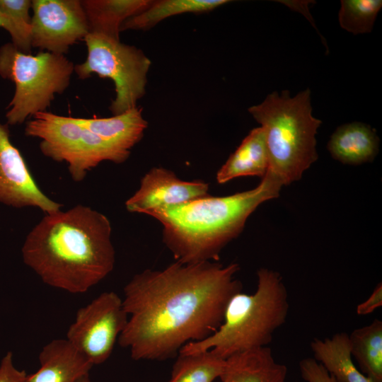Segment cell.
Segmentation results:
<instances>
[{"label": "cell", "mask_w": 382, "mask_h": 382, "mask_svg": "<svg viewBox=\"0 0 382 382\" xmlns=\"http://www.w3.org/2000/svg\"><path fill=\"white\" fill-rule=\"evenodd\" d=\"M239 265L216 261L146 269L124 287L128 314L118 338L134 360L163 361L186 344L212 335L221 325L231 298L243 289Z\"/></svg>", "instance_id": "cell-1"}, {"label": "cell", "mask_w": 382, "mask_h": 382, "mask_svg": "<svg viewBox=\"0 0 382 382\" xmlns=\"http://www.w3.org/2000/svg\"><path fill=\"white\" fill-rule=\"evenodd\" d=\"M111 233L108 218L88 206L45 214L25 238L23 260L45 284L83 294L114 268Z\"/></svg>", "instance_id": "cell-2"}, {"label": "cell", "mask_w": 382, "mask_h": 382, "mask_svg": "<svg viewBox=\"0 0 382 382\" xmlns=\"http://www.w3.org/2000/svg\"><path fill=\"white\" fill-rule=\"evenodd\" d=\"M283 183L267 170L250 190L224 197L210 195L145 212L163 226V241L175 261L192 264L219 259L222 249L243 231L249 216L262 203L277 198Z\"/></svg>", "instance_id": "cell-3"}, {"label": "cell", "mask_w": 382, "mask_h": 382, "mask_svg": "<svg viewBox=\"0 0 382 382\" xmlns=\"http://www.w3.org/2000/svg\"><path fill=\"white\" fill-rule=\"evenodd\" d=\"M255 292L241 291L229 300L219 328L199 342L185 345L178 354L207 350L227 359L237 353L268 347L274 332L286 320L289 294L278 272L260 268Z\"/></svg>", "instance_id": "cell-4"}, {"label": "cell", "mask_w": 382, "mask_h": 382, "mask_svg": "<svg viewBox=\"0 0 382 382\" xmlns=\"http://www.w3.org/2000/svg\"><path fill=\"white\" fill-rule=\"evenodd\" d=\"M248 112L264 129L268 170L284 185L300 180L318 159L316 135L322 123L312 114L310 89L294 97L289 91L272 92Z\"/></svg>", "instance_id": "cell-5"}, {"label": "cell", "mask_w": 382, "mask_h": 382, "mask_svg": "<svg viewBox=\"0 0 382 382\" xmlns=\"http://www.w3.org/2000/svg\"><path fill=\"white\" fill-rule=\"evenodd\" d=\"M74 64L65 55L46 51L24 54L11 42L0 47V76L15 83L14 95L6 114L7 124H22L47 111L55 94L69 87Z\"/></svg>", "instance_id": "cell-6"}, {"label": "cell", "mask_w": 382, "mask_h": 382, "mask_svg": "<svg viewBox=\"0 0 382 382\" xmlns=\"http://www.w3.org/2000/svg\"><path fill=\"white\" fill-rule=\"evenodd\" d=\"M25 134L41 139L40 149L45 156L66 162L71 178L79 182L100 163H121L130 151L122 149L92 132L78 117L58 115L44 111L27 122Z\"/></svg>", "instance_id": "cell-7"}, {"label": "cell", "mask_w": 382, "mask_h": 382, "mask_svg": "<svg viewBox=\"0 0 382 382\" xmlns=\"http://www.w3.org/2000/svg\"><path fill=\"white\" fill-rule=\"evenodd\" d=\"M83 41L87 57L74 65L78 77L85 79L96 74L112 81L115 97L109 109L114 115L137 107L146 93L150 59L141 50L102 35L89 33Z\"/></svg>", "instance_id": "cell-8"}, {"label": "cell", "mask_w": 382, "mask_h": 382, "mask_svg": "<svg viewBox=\"0 0 382 382\" xmlns=\"http://www.w3.org/2000/svg\"><path fill=\"white\" fill-rule=\"evenodd\" d=\"M127 320L120 296L103 292L77 311L66 340L93 365L100 364L110 357Z\"/></svg>", "instance_id": "cell-9"}, {"label": "cell", "mask_w": 382, "mask_h": 382, "mask_svg": "<svg viewBox=\"0 0 382 382\" xmlns=\"http://www.w3.org/2000/svg\"><path fill=\"white\" fill-rule=\"evenodd\" d=\"M32 46L65 55L89 27L80 0H32Z\"/></svg>", "instance_id": "cell-10"}, {"label": "cell", "mask_w": 382, "mask_h": 382, "mask_svg": "<svg viewBox=\"0 0 382 382\" xmlns=\"http://www.w3.org/2000/svg\"><path fill=\"white\" fill-rule=\"evenodd\" d=\"M0 202L16 208L36 207L45 214L62 207L37 186L20 151L11 141L8 124L1 122Z\"/></svg>", "instance_id": "cell-11"}, {"label": "cell", "mask_w": 382, "mask_h": 382, "mask_svg": "<svg viewBox=\"0 0 382 382\" xmlns=\"http://www.w3.org/2000/svg\"><path fill=\"white\" fill-rule=\"evenodd\" d=\"M209 195V184L202 180L184 181L161 167L150 169L138 190L125 202L128 212L145 214L159 207L175 206Z\"/></svg>", "instance_id": "cell-12"}, {"label": "cell", "mask_w": 382, "mask_h": 382, "mask_svg": "<svg viewBox=\"0 0 382 382\" xmlns=\"http://www.w3.org/2000/svg\"><path fill=\"white\" fill-rule=\"evenodd\" d=\"M40 367L28 382H78L93 366L66 339H54L39 354Z\"/></svg>", "instance_id": "cell-13"}, {"label": "cell", "mask_w": 382, "mask_h": 382, "mask_svg": "<svg viewBox=\"0 0 382 382\" xmlns=\"http://www.w3.org/2000/svg\"><path fill=\"white\" fill-rule=\"evenodd\" d=\"M226 359L221 382H285L287 368L277 362L269 347L233 354Z\"/></svg>", "instance_id": "cell-14"}, {"label": "cell", "mask_w": 382, "mask_h": 382, "mask_svg": "<svg viewBox=\"0 0 382 382\" xmlns=\"http://www.w3.org/2000/svg\"><path fill=\"white\" fill-rule=\"evenodd\" d=\"M378 146L379 139L374 129L359 122L337 128L328 143L332 157L349 165L372 161L378 152Z\"/></svg>", "instance_id": "cell-15"}, {"label": "cell", "mask_w": 382, "mask_h": 382, "mask_svg": "<svg viewBox=\"0 0 382 382\" xmlns=\"http://www.w3.org/2000/svg\"><path fill=\"white\" fill-rule=\"evenodd\" d=\"M270 167V160L264 129H253L243 139L216 173L219 184L236 178L257 176L263 178Z\"/></svg>", "instance_id": "cell-16"}, {"label": "cell", "mask_w": 382, "mask_h": 382, "mask_svg": "<svg viewBox=\"0 0 382 382\" xmlns=\"http://www.w3.org/2000/svg\"><path fill=\"white\" fill-rule=\"evenodd\" d=\"M152 0H83L89 33L120 40V28L146 9Z\"/></svg>", "instance_id": "cell-17"}, {"label": "cell", "mask_w": 382, "mask_h": 382, "mask_svg": "<svg viewBox=\"0 0 382 382\" xmlns=\"http://www.w3.org/2000/svg\"><path fill=\"white\" fill-rule=\"evenodd\" d=\"M310 347L313 359L336 382H372L353 361L347 332H337L325 339L314 338Z\"/></svg>", "instance_id": "cell-18"}, {"label": "cell", "mask_w": 382, "mask_h": 382, "mask_svg": "<svg viewBox=\"0 0 382 382\" xmlns=\"http://www.w3.org/2000/svg\"><path fill=\"white\" fill-rule=\"evenodd\" d=\"M78 119L94 134L129 151L142 139L147 128L142 110L138 107L110 117Z\"/></svg>", "instance_id": "cell-19"}, {"label": "cell", "mask_w": 382, "mask_h": 382, "mask_svg": "<svg viewBox=\"0 0 382 382\" xmlns=\"http://www.w3.org/2000/svg\"><path fill=\"white\" fill-rule=\"evenodd\" d=\"M348 336L351 356L361 372L372 382H382V321L376 318Z\"/></svg>", "instance_id": "cell-20"}, {"label": "cell", "mask_w": 382, "mask_h": 382, "mask_svg": "<svg viewBox=\"0 0 382 382\" xmlns=\"http://www.w3.org/2000/svg\"><path fill=\"white\" fill-rule=\"evenodd\" d=\"M228 0H158L151 1L141 13L127 19L120 32L147 30L167 18L186 13H206L229 3Z\"/></svg>", "instance_id": "cell-21"}, {"label": "cell", "mask_w": 382, "mask_h": 382, "mask_svg": "<svg viewBox=\"0 0 382 382\" xmlns=\"http://www.w3.org/2000/svg\"><path fill=\"white\" fill-rule=\"evenodd\" d=\"M178 354L167 382H214L220 378L226 364V359L210 350Z\"/></svg>", "instance_id": "cell-22"}, {"label": "cell", "mask_w": 382, "mask_h": 382, "mask_svg": "<svg viewBox=\"0 0 382 382\" xmlns=\"http://www.w3.org/2000/svg\"><path fill=\"white\" fill-rule=\"evenodd\" d=\"M32 8L30 0H0V11L6 19L5 30L12 44L24 54H32Z\"/></svg>", "instance_id": "cell-23"}, {"label": "cell", "mask_w": 382, "mask_h": 382, "mask_svg": "<svg viewBox=\"0 0 382 382\" xmlns=\"http://www.w3.org/2000/svg\"><path fill=\"white\" fill-rule=\"evenodd\" d=\"M381 7V0H342L338 13L340 25L354 35L370 33Z\"/></svg>", "instance_id": "cell-24"}, {"label": "cell", "mask_w": 382, "mask_h": 382, "mask_svg": "<svg viewBox=\"0 0 382 382\" xmlns=\"http://www.w3.org/2000/svg\"><path fill=\"white\" fill-rule=\"evenodd\" d=\"M301 377L306 382H336L325 369L313 358H304L299 363Z\"/></svg>", "instance_id": "cell-25"}, {"label": "cell", "mask_w": 382, "mask_h": 382, "mask_svg": "<svg viewBox=\"0 0 382 382\" xmlns=\"http://www.w3.org/2000/svg\"><path fill=\"white\" fill-rule=\"evenodd\" d=\"M28 375L16 368L11 352H8L0 363V382H28Z\"/></svg>", "instance_id": "cell-26"}, {"label": "cell", "mask_w": 382, "mask_h": 382, "mask_svg": "<svg viewBox=\"0 0 382 382\" xmlns=\"http://www.w3.org/2000/svg\"><path fill=\"white\" fill-rule=\"evenodd\" d=\"M382 306V284L378 283L370 296L358 304L356 312L359 316H366L375 311Z\"/></svg>", "instance_id": "cell-27"}, {"label": "cell", "mask_w": 382, "mask_h": 382, "mask_svg": "<svg viewBox=\"0 0 382 382\" xmlns=\"http://www.w3.org/2000/svg\"><path fill=\"white\" fill-rule=\"evenodd\" d=\"M6 25V19L5 16L0 11V27L5 28Z\"/></svg>", "instance_id": "cell-28"}, {"label": "cell", "mask_w": 382, "mask_h": 382, "mask_svg": "<svg viewBox=\"0 0 382 382\" xmlns=\"http://www.w3.org/2000/svg\"><path fill=\"white\" fill-rule=\"evenodd\" d=\"M78 382H91V379H90V377H89V374H87L83 376H81Z\"/></svg>", "instance_id": "cell-29"}, {"label": "cell", "mask_w": 382, "mask_h": 382, "mask_svg": "<svg viewBox=\"0 0 382 382\" xmlns=\"http://www.w3.org/2000/svg\"><path fill=\"white\" fill-rule=\"evenodd\" d=\"M291 382H299V381H291Z\"/></svg>", "instance_id": "cell-30"}]
</instances>
